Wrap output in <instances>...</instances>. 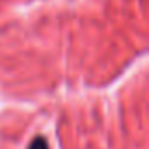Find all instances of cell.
<instances>
[{
  "label": "cell",
  "instance_id": "6da1fadb",
  "mask_svg": "<svg viewBox=\"0 0 149 149\" xmlns=\"http://www.w3.org/2000/svg\"><path fill=\"white\" fill-rule=\"evenodd\" d=\"M28 149H49V146H47L44 137H35L32 140V144L28 146Z\"/></svg>",
  "mask_w": 149,
  "mask_h": 149
}]
</instances>
